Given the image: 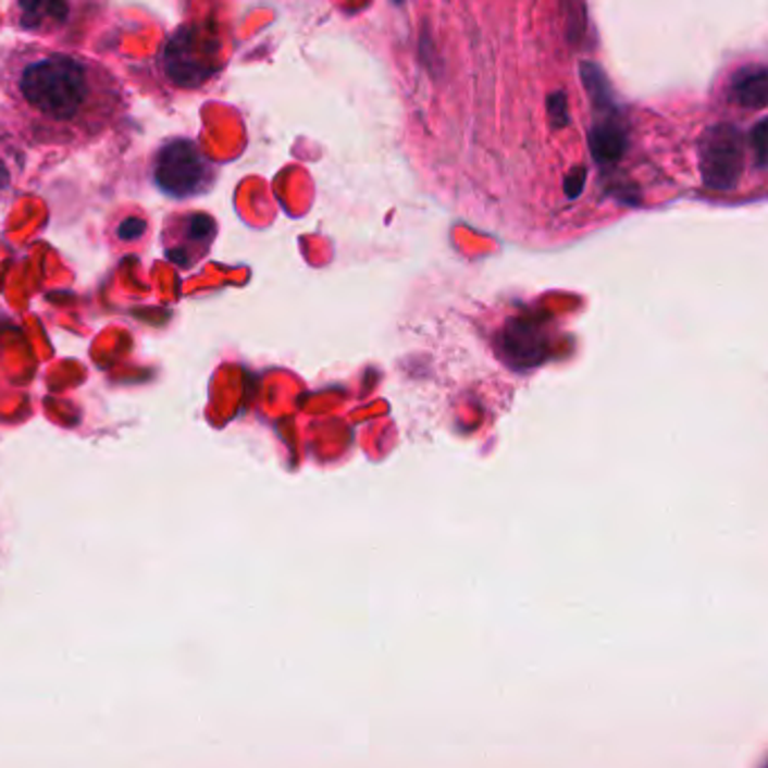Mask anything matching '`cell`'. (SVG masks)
<instances>
[{
  "instance_id": "obj_10",
  "label": "cell",
  "mask_w": 768,
  "mask_h": 768,
  "mask_svg": "<svg viewBox=\"0 0 768 768\" xmlns=\"http://www.w3.org/2000/svg\"><path fill=\"white\" fill-rule=\"evenodd\" d=\"M753 151H755V165L764 168L766 165V120H759L757 126L751 134Z\"/></svg>"
},
{
  "instance_id": "obj_1",
  "label": "cell",
  "mask_w": 768,
  "mask_h": 768,
  "mask_svg": "<svg viewBox=\"0 0 768 768\" xmlns=\"http://www.w3.org/2000/svg\"><path fill=\"white\" fill-rule=\"evenodd\" d=\"M129 111V95L102 61L39 41L0 46L3 129L27 149L79 151Z\"/></svg>"
},
{
  "instance_id": "obj_6",
  "label": "cell",
  "mask_w": 768,
  "mask_h": 768,
  "mask_svg": "<svg viewBox=\"0 0 768 768\" xmlns=\"http://www.w3.org/2000/svg\"><path fill=\"white\" fill-rule=\"evenodd\" d=\"M766 69L753 66L734 75L730 84V100L744 109H764L766 107Z\"/></svg>"
},
{
  "instance_id": "obj_2",
  "label": "cell",
  "mask_w": 768,
  "mask_h": 768,
  "mask_svg": "<svg viewBox=\"0 0 768 768\" xmlns=\"http://www.w3.org/2000/svg\"><path fill=\"white\" fill-rule=\"evenodd\" d=\"M219 39L206 25L187 23L163 41L156 71L172 88H203L219 73Z\"/></svg>"
},
{
  "instance_id": "obj_8",
  "label": "cell",
  "mask_w": 768,
  "mask_h": 768,
  "mask_svg": "<svg viewBox=\"0 0 768 768\" xmlns=\"http://www.w3.org/2000/svg\"><path fill=\"white\" fill-rule=\"evenodd\" d=\"M536 345H538V336H536L534 327H528L525 323H517V325L507 327L505 349L509 351L511 359L534 363V359H541V351L536 349Z\"/></svg>"
},
{
  "instance_id": "obj_4",
  "label": "cell",
  "mask_w": 768,
  "mask_h": 768,
  "mask_svg": "<svg viewBox=\"0 0 768 768\" xmlns=\"http://www.w3.org/2000/svg\"><path fill=\"white\" fill-rule=\"evenodd\" d=\"M216 237V223L208 212H172L163 223L165 258L181 271H191L208 252Z\"/></svg>"
},
{
  "instance_id": "obj_3",
  "label": "cell",
  "mask_w": 768,
  "mask_h": 768,
  "mask_svg": "<svg viewBox=\"0 0 768 768\" xmlns=\"http://www.w3.org/2000/svg\"><path fill=\"white\" fill-rule=\"evenodd\" d=\"M151 181L172 199L203 197L216 183V168L199 143L170 138L151 156Z\"/></svg>"
},
{
  "instance_id": "obj_7",
  "label": "cell",
  "mask_w": 768,
  "mask_h": 768,
  "mask_svg": "<svg viewBox=\"0 0 768 768\" xmlns=\"http://www.w3.org/2000/svg\"><path fill=\"white\" fill-rule=\"evenodd\" d=\"M624 132L614 122L597 124L591 132V151L595 156L597 163H616V160L624 153Z\"/></svg>"
},
{
  "instance_id": "obj_5",
  "label": "cell",
  "mask_w": 768,
  "mask_h": 768,
  "mask_svg": "<svg viewBox=\"0 0 768 768\" xmlns=\"http://www.w3.org/2000/svg\"><path fill=\"white\" fill-rule=\"evenodd\" d=\"M703 183L717 191H730L744 170V140L734 124H717L698 145Z\"/></svg>"
},
{
  "instance_id": "obj_9",
  "label": "cell",
  "mask_w": 768,
  "mask_h": 768,
  "mask_svg": "<svg viewBox=\"0 0 768 768\" xmlns=\"http://www.w3.org/2000/svg\"><path fill=\"white\" fill-rule=\"evenodd\" d=\"M14 140L5 134V136H0V199L8 197L10 195V189H12V183H14V158H12V151H10V145Z\"/></svg>"
}]
</instances>
